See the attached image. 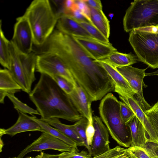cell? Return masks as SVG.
Wrapping results in <instances>:
<instances>
[{"label": "cell", "mask_w": 158, "mask_h": 158, "mask_svg": "<svg viewBox=\"0 0 158 158\" xmlns=\"http://www.w3.org/2000/svg\"><path fill=\"white\" fill-rule=\"evenodd\" d=\"M42 47L44 49L41 52L53 53L60 58L92 102L100 100L114 91V85L106 71L87 54L73 36L54 30Z\"/></svg>", "instance_id": "cell-1"}, {"label": "cell", "mask_w": 158, "mask_h": 158, "mask_svg": "<svg viewBox=\"0 0 158 158\" xmlns=\"http://www.w3.org/2000/svg\"><path fill=\"white\" fill-rule=\"evenodd\" d=\"M29 97L42 119L61 118L75 122L83 117L69 96L51 77L45 74H40Z\"/></svg>", "instance_id": "cell-2"}, {"label": "cell", "mask_w": 158, "mask_h": 158, "mask_svg": "<svg viewBox=\"0 0 158 158\" xmlns=\"http://www.w3.org/2000/svg\"><path fill=\"white\" fill-rule=\"evenodd\" d=\"M27 19L33 37L34 44L42 47L54 30L59 17L49 1H32L23 15Z\"/></svg>", "instance_id": "cell-3"}, {"label": "cell", "mask_w": 158, "mask_h": 158, "mask_svg": "<svg viewBox=\"0 0 158 158\" xmlns=\"http://www.w3.org/2000/svg\"><path fill=\"white\" fill-rule=\"evenodd\" d=\"M98 109L100 118L112 138L120 146L129 148L131 143V133L121 117L119 101L109 93L102 99Z\"/></svg>", "instance_id": "cell-4"}, {"label": "cell", "mask_w": 158, "mask_h": 158, "mask_svg": "<svg viewBox=\"0 0 158 158\" xmlns=\"http://www.w3.org/2000/svg\"><path fill=\"white\" fill-rule=\"evenodd\" d=\"M158 24V0H135L127 10L123 19L127 32L134 29Z\"/></svg>", "instance_id": "cell-5"}, {"label": "cell", "mask_w": 158, "mask_h": 158, "mask_svg": "<svg viewBox=\"0 0 158 158\" xmlns=\"http://www.w3.org/2000/svg\"><path fill=\"white\" fill-rule=\"evenodd\" d=\"M129 41L138 60L153 69L158 68V34L134 29Z\"/></svg>", "instance_id": "cell-6"}, {"label": "cell", "mask_w": 158, "mask_h": 158, "mask_svg": "<svg viewBox=\"0 0 158 158\" xmlns=\"http://www.w3.org/2000/svg\"><path fill=\"white\" fill-rule=\"evenodd\" d=\"M36 70L51 77H61L74 85L77 84L62 60L53 53L43 52L37 54Z\"/></svg>", "instance_id": "cell-7"}, {"label": "cell", "mask_w": 158, "mask_h": 158, "mask_svg": "<svg viewBox=\"0 0 158 158\" xmlns=\"http://www.w3.org/2000/svg\"><path fill=\"white\" fill-rule=\"evenodd\" d=\"M115 68L135 91L136 98L143 110L145 111L150 108L151 106L145 99L143 91V87L147 86L143 81L147 68L139 69L131 65Z\"/></svg>", "instance_id": "cell-8"}, {"label": "cell", "mask_w": 158, "mask_h": 158, "mask_svg": "<svg viewBox=\"0 0 158 158\" xmlns=\"http://www.w3.org/2000/svg\"><path fill=\"white\" fill-rule=\"evenodd\" d=\"M10 41L22 54L28 55L33 52L32 32L27 19L23 15L17 18Z\"/></svg>", "instance_id": "cell-9"}, {"label": "cell", "mask_w": 158, "mask_h": 158, "mask_svg": "<svg viewBox=\"0 0 158 158\" xmlns=\"http://www.w3.org/2000/svg\"><path fill=\"white\" fill-rule=\"evenodd\" d=\"M47 149L54 150L61 152L79 151L78 149L69 145L50 134L43 132L38 138L22 150L17 158H23L27 154L32 152H42Z\"/></svg>", "instance_id": "cell-10"}, {"label": "cell", "mask_w": 158, "mask_h": 158, "mask_svg": "<svg viewBox=\"0 0 158 158\" xmlns=\"http://www.w3.org/2000/svg\"><path fill=\"white\" fill-rule=\"evenodd\" d=\"M87 54L94 60L105 58L111 53L117 51L110 43H104L93 38L72 36Z\"/></svg>", "instance_id": "cell-11"}, {"label": "cell", "mask_w": 158, "mask_h": 158, "mask_svg": "<svg viewBox=\"0 0 158 158\" xmlns=\"http://www.w3.org/2000/svg\"><path fill=\"white\" fill-rule=\"evenodd\" d=\"M95 132L89 154L93 157L102 154L109 150L110 142L109 132L101 118L93 117Z\"/></svg>", "instance_id": "cell-12"}, {"label": "cell", "mask_w": 158, "mask_h": 158, "mask_svg": "<svg viewBox=\"0 0 158 158\" xmlns=\"http://www.w3.org/2000/svg\"><path fill=\"white\" fill-rule=\"evenodd\" d=\"M118 94L120 98L131 109L143 126L148 135L149 142L158 143V139L152 125L136 98L123 93Z\"/></svg>", "instance_id": "cell-13"}, {"label": "cell", "mask_w": 158, "mask_h": 158, "mask_svg": "<svg viewBox=\"0 0 158 158\" xmlns=\"http://www.w3.org/2000/svg\"><path fill=\"white\" fill-rule=\"evenodd\" d=\"M10 49L11 64L9 70L15 81L21 87L22 90L29 94L32 90L28 86L21 58V53L17 49L11 41Z\"/></svg>", "instance_id": "cell-14"}, {"label": "cell", "mask_w": 158, "mask_h": 158, "mask_svg": "<svg viewBox=\"0 0 158 158\" xmlns=\"http://www.w3.org/2000/svg\"><path fill=\"white\" fill-rule=\"evenodd\" d=\"M68 95L78 112L88 121H93L92 102L85 90L77 83L72 92Z\"/></svg>", "instance_id": "cell-15"}, {"label": "cell", "mask_w": 158, "mask_h": 158, "mask_svg": "<svg viewBox=\"0 0 158 158\" xmlns=\"http://www.w3.org/2000/svg\"><path fill=\"white\" fill-rule=\"evenodd\" d=\"M56 27L58 30L70 36H82L93 38L80 23L64 14H61L59 16Z\"/></svg>", "instance_id": "cell-16"}, {"label": "cell", "mask_w": 158, "mask_h": 158, "mask_svg": "<svg viewBox=\"0 0 158 158\" xmlns=\"http://www.w3.org/2000/svg\"><path fill=\"white\" fill-rule=\"evenodd\" d=\"M105 69L112 79L114 85V91L121 92L131 96H134L135 93L126 79L109 63L102 60H96Z\"/></svg>", "instance_id": "cell-17"}, {"label": "cell", "mask_w": 158, "mask_h": 158, "mask_svg": "<svg viewBox=\"0 0 158 158\" xmlns=\"http://www.w3.org/2000/svg\"><path fill=\"white\" fill-rule=\"evenodd\" d=\"M19 117L16 123L10 127L5 129V134L11 136L26 131H38L42 132L39 124L26 114L17 111Z\"/></svg>", "instance_id": "cell-18"}, {"label": "cell", "mask_w": 158, "mask_h": 158, "mask_svg": "<svg viewBox=\"0 0 158 158\" xmlns=\"http://www.w3.org/2000/svg\"><path fill=\"white\" fill-rule=\"evenodd\" d=\"M127 125L130 129L131 135L130 147L143 148L149 142V139L147 133L142 123L135 115Z\"/></svg>", "instance_id": "cell-19"}, {"label": "cell", "mask_w": 158, "mask_h": 158, "mask_svg": "<svg viewBox=\"0 0 158 158\" xmlns=\"http://www.w3.org/2000/svg\"><path fill=\"white\" fill-rule=\"evenodd\" d=\"M109 63L114 67H121L130 66L137 62L136 56L131 53H123L117 52H113L102 60Z\"/></svg>", "instance_id": "cell-20"}, {"label": "cell", "mask_w": 158, "mask_h": 158, "mask_svg": "<svg viewBox=\"0 0 158 158\" xmlns=\"http://www.w3.org/2000/svg\"><path fill=\"white\" fill-rule=\"evenodd\" d=\"M89 8L91 23L108 39L110 34V22L107 17L102 10Z\"/></svg>", "instance_id": "cell-21"}, {"label": "cell", "mask_w": 158, "mask_h": 158, "mask_svg": "<svg viewBox=\"0 0 158 158\" xmlns=\"http://www.w3.org/2000/svg\"><path fill=\"white\" fill-rule=\"evenodd\" d=\"M43 120L52 126L58 129L73 140L77 143L78 146H85L83 141L73 128L72 125H69L63 123L58 118Z\"/></svg>", "instance_id": "cell-22"}, {"label": "cell", "mask_w": 158, "mask_h": 158, "mask_svg": "<svg viewBox=\"0 0 158 158\" xmlns=\"http://www.w3.org/2000/svg\"><path fill=\"white\" fill-rule=\"evenodd\" d=\"M22 90L10 71L6 69L0 70V90L7 93L15 94Z\"/></svg>", "instance_id": "cell-23"}, {"label": "cell", "mask_w": 158, "mask_h": 158, "mask_svg": "<svg viewBox=\"0 0 158 158\" xmlns=\"http://www.w3.org/2000/svg\"><path fill=\"white\" fill-rule=\"evenodd\" d=\"M32 118L40 126L42 129V132L48 133L69 145L78 149L77 143L59 130L52 126L42 119L37 118L34 115L32 116Z\"/></svg>", "instance_id": "cell-24"}, {"label": "cell", "mask_w": 158, "mask_h": 158, "mask_svg": "<svg viewBox=\"0 0 158 158\" xmlns=\"http://www.w3.org/2000/svg\"><path fill=\"white\" fill-rule=\"evenodd\" d=\"M2 20L0 23V63L4 67L9 70L11 64L10 49V41L5 37L2 27Z\"/></svg>", "instance_id": "cell-25"}, {"label": "cell", "mask_w": 158, "mask_h": 158, "mask_svg": "<svg viewBox=\"0 0 158 158\" xmlns=\"http://www.w3.org/2000/svg\"><path fill=\"white\" fill-rule=\"evenodd\" d=\"M7 97L13 104L14 108L17 111H19L25 114H28L34 116L33 114L40 115L37 110H35L23 103L19 100L13 93H7Z\"/></svg>", "instance_id": "cell-26"}, {"label": "cell", "mask_w": 158, "mask_h": 158, "mask_svg": "<svg viewBox=\"0 0 158 158\" xmlns=\"http://www.w3.org/2000/svg\"><path fill=\"white\" fill-rule=\"evenodd\" d=\"M88 119L84 117L77 121L72 126L83 141L85 147L87 149L89 154L90 152V148L87 143L86 135V129L88 123Z\"/></svg>", "instance_id": "cell-27"}, {"label": "cell", "mask_w": 158, "mask_h": 158, "mask_svg": "<svg viewBox=\"0 0 158 158\" xmlns=\"http://www.w3.org/2000/svg\"><path fill=\"white\" fill-rule=\"evenodd\" d=\"M80 23L94 39L104 43H110L108 39L96 27L90 23L85 22Z\"/></svg>", "instance_id": "cell-28"}, {"label": "cell", "mask_w": 158, "mask_h": 158, "mask_svg": "<svg viewBox=\"0 0 158 158\" xmlns=\"http://www.w3.org/2000/svg\"><path fill=\"white\" fill-rule=\"evenodd\" d=\"M158 139V101L149 109L145 111Z\"/></svg>", "instance_id": "cell-29"}, {"label": "cell", "mask_w": 158, "mask_h": 158, "mask_svg": "<svg viewBox=\"0 0 158 158\" xmlns=\"http://www.w3.org/2000/svg\"><path fill=\"white\" fill-rule=\"evenodd\" d=\"M57 83L60 88L68 95L73 91L75 85L64 78L58 76L51 77Z\"/></svg>", "instance_id": "cell-30"}, {"label": "cell", "mask_w": 158, "mask_h": 158, "mask_svg": "<svg viewBox=\"0 0 158 158\" xmlns=\"http://www.w3.org/2000/svg\"><path fill=\"white\" fill-rule=\"evenodd\" d=\"M128 150V148H124L117 146L102 154L93 157L91 158H114L125 153Z\"/></svg>", "instance_id": "cell-31"}, {"label": "cell", "mask_w": 158, "mask_h": 158, "mask_svg": "<svg viewBox=\"0 0 158 158\" xmlns=\"http://www.w3.org/2000/svg\"><path fill=\"white\" fill-rule=\"evenodd\" d=\"M120 111L122 119L127 124L135 116L131 109L125 103L119 101Z\"/></svg>", "instance_id": "cell-32"}, {"label": "cell", "mask_w": 158, "mask_h": 158, "mask_svg": "<svg viewBox=\"0 0 158 158\" xmlns=\"http://www.w3.org/2000/svg\"><path fill=\"white\" fill-rule=\"evenodd\" d=\"M92 156L86 151H71L62 152L59 154V158H91Z\"/></svg>", "instance_id": "cell-33"}, {"label": "cell", "mask_w": 158, "mask_h": 158, "mask_svg": "<svg viewBox=\"0 0 158 158\" xmlns=\"http://www.w3.org/2000/svg\"><path fill=\"white\" fill-rule=\"evenodd\" d=\"M62 14L69 16L80 23L85 22H89L86 18L76 7V6L72 10L66 11Z\"/></svg>", "instance_id": "cell-34"}, {"label": "cell", "mask_w": 158, "mask_h": 158, "mask_svg": "<svg viewBox=\"0 0 158 158\" xmlns=\"http://www.w3.org/2000/svg\"><path fill=\"white\" fill-rule=\"evenodd\" d=\"M75 1L76 7L91 23L90 19V11L89 6L84 0H75Z\"/></svg>", "instance_id": "cell-35"}, {"label": "cell", "mask_w": 158, "mask_h": 158, "mask_svg": "<svg viewBox=\"0 0 158 158\" xmlns=\"http://www.w3.org/2000/svg\"><path fill=\"white\" fill-rule=\"evenodd\" d=\"M143 148L150 158H158V143L148 142Z\"/></svg>", "instance_id": "cell-36"}, {"label": "cell", "mask_w": 158, "mask_h": 158, "mask_svg": "<svg viewBox=\"0 0 158 158\" xmlns=\"http://www.w3.org/2000/svg\"><path fill=\"white\" fill-rule=\"evenodd\" d=\"M132 156L135 158H150L143 148L130 147L128 148Z\"/></svg>", "instance_id": "cell-37"}, {"label": "cell", "mask_w": 158, "mask_h": 158, "mask_svg": "<svg viewBox=\"0 0 158 158\" xmlns=\"http://www.w3.org/2000/svg\"><path fill=\"white\" fill-rule=\"evenodd\" d=\"M95 132V130L93 125V121H88L86 129V135L87 143L90 148L92 145L93 137Z\"/></svg>", "instance_id": "cell-38"}, {"label": "cell", "mask_w": 158, "mask_h": 158, "mask_svg": "<svg viewBox=\"0 0 158 158\" xmlns=\"http://www.w3.org/2000/svg\"><path fill=\"white\" fill-rule=\"evenodd\" d=\"M87 5L90 7L102 10V6L101 1L99 0H84Z\"/></svg>", "instance_id": "cell-39"}, {"label": "cell", "mask_w": 158, "mask_h": 158, "mask_svg": "<svg viewBox=\"0 0 158 158\" xmlns=\"http://www.w3.org/2000/svg\"><path fill=\"white\" fill-rule=\"evenodd\" d=\"M63 14L66 11L72 10L75 6V0H66L62 3Z\"/></svg>", "instance_id": "cell-40"}, {"label": "cell", "mask_w": 158, "mask_h": 158, "mask_svg": "<svg viewBox=\"0 0 158 158\" xmlns=\"http://www.w3.org/2000/svg\"><path fill=\"white\" fill-rule=\"evenodd\" d=\"M136 29L142 31L158 34V24L145 27Z\"/></svg>", "instance_id": "cell-41"}, {"label": "cell", "mask_w": 158, "mask_h": 158, "mask_svg": "<svg viewBox=\"0 0 158 158\" xmlns=\"http://www.w3.org/2000/svg\"><path fill=\"white\" fill-rule=\"evenodd\" d=\"M131 153L128 149V151L125 153L123 154L114 158H133Z\"/></svg>", "instance_id": "cell-42"}, {"label": "cell", "mask_w": 158, "mask_h": 158, "mask_svg": "<svg viewBox=\"0 0 158 158\" xmlns=\"http://www.w3.org/2000/svg\"><path fill=\"white\" fill-rule=\"evenodd\" d=\"M59 154H50L43 152L41 158H59Z\"/></svg>", "instance_id": "cell-43"}, {"label": "cell", "mask_w": 158, "mask_h": 158, "mask_svg": "<svg viewBox=\"0 0 158 158\" xmlns=\"http://www.w3.org/2000/svg\"><path fill=\"white\" fill-rule=\"evenodd\" d=\"M7 96V93L3 91L0 90V102L3 104L4 102V99Z\"/></svg>", "instance_id": "cell-44"}, {"label": "cell", "mask_w": 158, "mask_h": 158, "mask_svg": "<svg viewBox=\"0 0 158 158\" xmlns=\"http://www.w3.org/2000/svg\"><path fill=\"white\" fill-rule=\"evenodd\" d=\"M158 76V69L154 72L146 73L145 76Z\"/></svg>", "instance_id": "cell-45"}, {"label": "cell", "mask_w": 158, "mask_h": 158, "mask_svg": "<svg viewBox=\"0 0 158 158\" xmlns=\"http://www.w3.org/2000/svg\"><path fill=\"white\" fill-rule=\"evenodd\" d=\"M5 134V129L3 128H0V136L1 137L4 135Z\"/></svg>", "instance_id": "cell-46"}, {"label": "cell", "mask_w": 158, "mask_h": 158, "mask_svg": "<svg viewBox=\"0 0 158 158\" xmlns=\"http://www.w3.org/2000/svg\"><path fill=\"white\" fill-rule=\"evenodd\" d=\"M43 152H41V153L40 155H38L37 156H36L34 158H32L31 157H27V158H41L42 156Z\"/></svg>", "instance_id": "cell-47"}, {"label": "cell", "mask_w": 158, "mask_h": 158, "mask_svg": "<svg viewBox=\"0 0 158 158\" xmlns=\"http://www.w3.org/2000/svg\"><path fill=\"white\" fill-rule=\"evenodd\" d=\"M4 145L1 139V137H0V152H2V148Z\"/></svg>", "instance_id": "cell-48"}, {"label": "cell", "mask_w": 158, "mask_h": 158, "mask_svg": "<svg viewBox=\"0 0 158 158\" xmlns=\"http://www.w3.org/2000/svg\"><path fill=\"white\" fill-rule=\"evenodd\" d=\"M17 158V157H11V158Z\"/></svg>", "instance_id": "cell-49"}, {"label": "cell", "mask_w": 158, "mask_h": 158, "mask_svg": "<svg viewBox=\"0 0 158 158\" xmlns=\"http://www.w3.org/2000/svg\"><path fill=\"white\" fill-rule=\"evenodd\" d=\"M133 158H134V157H133Z\"/></svg>", "instance_id": "cell-50"}]
</instances>
